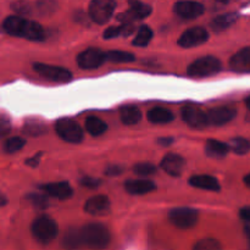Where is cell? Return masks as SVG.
<instances>
[{
  "mask_svg": "<svg viewBox=\"0 0 250 250\" xmlns=\"http://www.w3.org/2000/svg\"><path fill=\"white\" fill-rule=\"evenodd\" d=\"M81 237L82 243L88 248L103 249L106 248L110 243V232L105 226L100 224H89L82 227Z\"/></svg>",
  "mask_w": 250,
  "mask_h": 250,
  "instance_id": "cell-1",
  "label": "cell"
},
{
  "mask_svg": "<svg viewBox=\"0 0 250 250\" xmlns=\"http://www.w3.org/2000/svg\"><path fill=\"white\" fill-rule=\"evenodd\" d=\"M222 68L221 61L217 58L211 55L204 56L198 60L193 61L187 68V73L190 77L194 78H204L211 77L219 73Z\"/></svg>",
  "mask_w": 250,
  "mask_h": 250,
  "instance_id": "cell-2",
  "label": "cell"
},
{
  "mask_svg": "<svg viewBox=\"0 0 250 250\" xmlns=\"http://www.w3.org/2000/svg\"><path fill=\"white\" fill-rule=\"evenodd\" d=\"M32 234L41 243H50L58 236L59 227L56 222L49 216H39L32 224Z\"/></svg>",
  "mask_w": 250,
  "mask_h": 250,
  "instance_id": "cell-3",
  "label": "cell"
},
{
  "mask_svg": "<svg viewBox=\"0 0 250 250\" xmlns=\"http://www.w3.org/2000/svg\"><path fill=\"white\" fill-rule=\"evenodd\" d=\"M56 133L61 139L72 144H78L83 141V129L80 125L71 119H60L55 124Z\"/></svg>",
  "mask_w": 250,
  "mask_h": 250,
  "instance_id": "cell-4",
  "label": "cell"
},
{
  "mask_svg": "<svg viewBox=\"0 0 250 250\" xmlns=\"http://www.w3.org/2000/svg\"><path fill=\"white\" fill-rule=\"evenodd\" d=\"M115 7V0H92L89 4V17L95 23L104 24L112 17Z\"/></svg>",
  "mask_w": 250,
  "mask_h": 250,
  "instance_id": "cell-5",
  "label": "cell"
},
{
  "mask_svg": "<svg viewBox=\"0 0 250 250\" xmlns=\"http://www.w3.org/2000/svg\"><path fill=\"white\" fill-rule=\"evenodd\" d=\"M33 70L43 78L55 83H66L72 78V73L70 71L59 66L36 62L33 63Z\"/></svg>",
  "mask_w": 250,
  "mask_h": 250,
  "instance_id": "cell-6",
  "label": "cell"
},
{
  "mask_svg": "<svg viewBox=\"0 0 250 250\" xmlns=\"http://www.w3.org/2000/svg\"><path fill=\"white\" fill-rule=\"evenodd\" d=\"M168 217H170L171 224L175 225L177 229H188L195 226L199 214L197 210L190 209V208H176L171 210Z\"/></svg>",
  "mask_w": 250,
  "mask_h": 250,
  "instance_id": "cell-7",
  "label": "cell"
},
{
  "mask_svg": "<svg viewBox=\"0 0 250 250\" xmlns=\"http://www.w3.org/2000/svg\"><path fill=\"white\" fill-rule=\"evenodd\" d=\"M129 9L117 16V20L122 23H133V22L143 20L151 14L153 9L150 5L139 0H128Z\"/></svg>",
  "mask_w": 250,
  "mask_h": 250,
  "instance_id": "cell-8",
  "label": "cell"
},
{
  "mask_svg": "<svg viewBox=\"0 0 250 250\" xmlns=\"http://www.w3.org/2000/svg\"><path fill=\"white\" fill-rule=\"evenodd\" d=\"M182 119L193 128H205L209 126L207 112L198 105H186L182 109Z\"/></svg>",
  "mask_w": 250,
  "mask_h": 250,
  "instance_id": "cell-9",
  "label": "cell"
},
{
  "mask_svg": "<svg viewBox=\"0 0 250 250\" xmlns=\"http://www.w3.org/2000/svg\"><path fill=\"white\" fill-rule=\"evenodd\" d=\"M209 39V33L203 27H193L181 34L178 39V45L182 48H194L202 45Z\"/></svg>",
  "mask_w": 250,
  "mask_h": 250,
  "instance_id": "cell-10",
  "label": "cell"
},
{
  "mask_svg": "<svg viewBox=\"0 0 250 250\" xmlns=\"http://www.w3.org/2000/svg\"><path fill=\"white\" fill-rule=\"evenodd\" d=\"M105 53L100 49L89 48L77 56V63L83 70H94L104 63Z\"/></svg>",
  "mask_w": 250,
  "mask_h": 250,
  "instance_id": "cell-11",
  "label": "cell"
},
{
  "mask_svg": "<svg viewBox=\"0 0 250 250\" xmlns=\"http://www.w3.org/2000/svg\"><path fill=\"white\" fill-rule=\"evenodd\" d=\"M173 11L185 20L198 19L204 14V5L194 0H180L173 6Z\"/></svg>",
  "mask_w": 250,
  "mask_h": 250,
  "instance_id": "cell-12",
  "label": "cell"
},
{
  "mask_svg": "<svg viewBox=\"0 0 250 250\" xmlns=\"http://www.w3.org/2000/svg\"><path fill=\"white\" fill-rule=\"evenodd\" d=\"M237 111L232 106H220L207 112L208 122L212 126H224L236 117Z\"/></svg>",
  "mask_w": 250,
  "mask_h": 250,
  "instance_id": "cell-13",
  "label": "cell"
},
{
  "mask_svg": "<svg viewBox=\"0 0 250 250\" xmlns=\"http://www.w3.org/2000/svg\"><path fill=\"white\" fill-rule=\"evenodd\" d=\"M111 204H110L109 198L105 195H95L87 200L84 205L85 212L93 216H105L110 212Z\"/></svg>",
  "mask_w": 250,
  "mask_h": 250,
  "instance_id": "cell-14",
  "label": "cell"
},
{
  "mask_svg": "<svg viewBox=\"0 0 250 250\" xmlns=\"http://www.w3.org/2000/svg\"><path fill=\"white\" fill-rule=\"evenodd\" d=\"M28 20L22 16H9L5 19L2 23V28L7 34L12 37H21L23 38L26 33Z\"/></svg>",
  "mask_w": 250,
  "mask_h": 250,
  "instance_id": "cell-15",
  "label": "cell"
},
{
  "mask_svg": "<svg viewBox=\"0 0 250 250\" xmlns=\"http://www.w3.org/2000/svg\"><path fill=\"white\" fill-rule=\"evenodd\" d=\"M186 166L185 159L177 154H167L165 158L161 160V167L167 175L177 177L182 173L183 168Z\"/></svg>",
  "mask_w": 250,
  "mask_h": 250,
  "instance_id": "cell-16",
  "label": "cell"
},
{
  "mask_svg": "<svg viewBox=\"0 0 250 250\" xmlns=\"http://www.w3.org/2000/svg\"><path fill=\"white\" fill-rule=\"evenodd\" d=\"M41 188L43 192H45L46 194L51 195V197L56 198V199L65 200L68 198L72 197L73 190L71 188V186L67 182H58V183H48V185L41 186Z\"/></svg>",
  "mask_w": 250,
  "mask_h": 250,
  "instance_id": "cell-17",
  "label": "cell"
},
{
  "mask_svg": "<svg viewBox=\"0 0 250 250\" xmlns=\"http://www.w3.org/2000/svg\"><path fill=\"white\" fill-rule=\"evenodd\" d=\"M229 67L234 72H249L250 71V46L237 51L229 60Z\"/></svg>",
  "mask_w": 250,
  "mask_h": 250,
  "instance_id": "cell-18",
  "label": "cell"
},
{
  "mask_svg": "<svg viewBox=\"0 0 250 250\" xmlns=\"http://www.w3.org/2000/svg\"><path fill=\"white\" fill-rule=\"evenodd\" d=\"M127 192L133 195H143L156 189L155 183L148 180H128L125 185Z\"/></svg>",
  "mask_w": 250,
  "mask_h": 250,
  "instance_id": "cell-19",
  "label": "cell"
},
{
  "mask_svg": "<svg viewBox=\"0 0 250 250\" xmlns=\"http://www.w3.org/2000/svg\"><path fill=\"white\" fill-rule=\"evenodd\" d=\"M189 185L195 188L205 190H211V192H219L221 189L219 181L215 177L209 175H197L189 178Z\"/></svg>",
  "mask_w": 250,
  "mask_h": 250,
  "instance_id": "cell-20",
  "label": "cell"
},
{
  "mask_svg": "<svg viewBox=\"0 0 250 250\" xmlns=\"http://www.w3.org/2000/svg\"><path fill=\"white\" fill-rule=\"evenodd\" d=\"M229 144L224 142L216 141V139H209L205 144V153L208 156L212 159H222L229 154Z\"/></svg>",
  "mask_w": 250,
  "mask_h": 250,
  "instance_id": "cell-21",
  "label": "cell"
},
{
  "mask_svg": "<svg viewBox=\"0 0 250 250\" xmlns=\"http://www.w3.org/2000/svg\"><path fill=\"white\" fill-rule=\"evenodd\" d=\"M238 17V14H236V12H229V14L220 15V16L215 17V19L212 20L210 26H211V28L214 29L215 32L226 31V29L229 28L232 24L236 23Z\"/></svg>",
  "mask_w": 250,
  "mask_h": 250,
  "instance_id": "cell-22",
  "label": "cell"
},
{
  "mask_svg": "<svg viewBox=\"0 0 250 250\" xmlns=\"http://www.w3.org/2000/svg\"><path fill=\"white\" fill-rule=\"evenodd\" d=\"M120 117H121L122 124L127 125V126H132V125H137L142 120V112L134 105H126V106L121 107L120 110Z\"/></svg>",
  "mask_w": 250,
  "mask_h": 250,
  "instance_id": "cell-23",
  "label": "cell"
},
{
  "mask_svg": "<svg viewBox=\"0 0 250 250\" xmlns=\"http://www.w3.org/2000/svg\"><path fill=\"white\" fill-rule=\"evenodd\" d=\"M148 120L151 124L155 125H165L173 120V114L167 109L164 107H154L148 112Z\"/></svg>",
  "mask_w": 250,
  "mask_h": 250,
  "instance_id": "cell-24",
  "label": "cell"
},
{
  "mask_svg": "<svg viewBox=\"0 0 250 250\" xmlns=\"http://www.w3.org/2000/svg\"><path fill=\"white\" fill-rule=\"evenodd\" d=\"M134 31H136V27L133 26V23H122V26L109 27V28L104 32V38L112 39L117 38V37L120 36L128 37L131 36Z\"/></svg>",
  "mask_w": 250,
  "mask_h": 250,
  "instance_id": "cell-25",
  "label": "cell"
},
{
  "mask_svg": "<svg viewBox=\"0 0 250 250\" xmlns=\"http://www.w3.org/2000/svg\"><path fill=\"white\" fill-rule=\"evenodd\" d=\"M85 129H87V132L89 134L98 137L102 136L106 131L107 125L102 119H99V117L90 116L85 120Z\"/></svg>",
  "mask_w": 250,
  "mask_h": 250,
  "instance_id": "cell-26",
  "label": "cell"
},
{
  "mask_svg": "<svg viewBox=\"0 0 250 250\" xmlns=\"http://www.w3.org/2000/svg\"><path fill=\"white\" fill-rule=\"evenodd\" d=\"M82 237L78 229H68L62 238V246L67 249H76L82 246Z\"/></svg>",
  "mask_w": 250,
  "mask_h": 250,
  "instance_id": "cell-27",
  "label": "cell"
},
{
  "mask_svg": "<svg viewBox=\"0 0 250 250\" xmlns=\"http://www.w3.org/2000/svg\"><path fill=\"white\" fill-rule=\"evenodd\" d=\"M105 60L111 62H132L136 60L133 54L121 50H111L105 53Z\"/></svg>",
  "mask_w": 250,
  "mask_h": 250,
  "instance_id": "cell-28",
  "label": "cell"
},
{
  "mask_svg": "<svg viewBox=\"0 0 250 250\" xmlns=\"http://www.w3.org/2000/svg\"><path fill=\"white\" fill-rule=\"evenodd\" d=\"M229 146L237 155H246L250 150V142L248 139L242 138V137H236L229 142Z\"/></svg>",
  "mask_w": 250,
  "mask_h": 250,
  "instance_id": "cell-29",
  "label": "cell"
},
{
  "mask_svg": "<svg viewBox=\"0 0 250 250\" xmlns=\"http://www.w3.org/2000/svg\"><path fill=\"white\" fill-rule=\"evenodd\" d=\"M153 31L150 27L148 26H142L139 28L138 33H137L136 38L133 39V44L136 46H146L150 41L153 39Z\"/></svg>",
  "mask_w": 250,
  "mask_h": 250,
  "instance_id": "cell-30",
  "label": "cell"
},
{
  "mask_svg": "<svg viewBox=\"0 0 250 250\" xmlns=\"http://www.w3.org/2000/svg\"><path fill=\"white\" fill-rule=\"evenodd\" d=\"M24 144H26V141L23 138H21V137H12V138L7 139L5 142L4 150L9 154L16 153V151L21 150L23 148Z\"/></svg>",
  "mask_w": 250,
  "mask_h": 250,
  "instance_id": "cell-31",
  "label": "cell"
},
{
  "mask_svg": "<svg viewBox=\"0 0 250 250\" xmlns=\"http://www.w3.org/2000/svg\"><path fill=\"white\" fill-rule=\"evenodd\" d=\"M24 131L29 134V136H41L46 131L45 125L38 121H28L24 125Z\"/></svg>",
  "mask_w": 250,
  "mask_h": 250,
  "instance_id": "cell-32",
  "label": "cell"
},
{
  "mask_svg": "<svg viewBox=\"0 0 250 250\" xmlns=\"http://www.w3.org/2000/svg\"><path fill=\"white\" fill-rule=\"evenodd\" d=\"M133 171L138 176H151L156 172V167L153 164L139 163L137 165H134Z\"/></svg>",
  "mask_w": 250,
  "mask_h": 250,
  "instance_id": "cell-33",
  "label": "cell"
},
{
  "mask_svg": "<svg viewBox=\"0 0 250 250\" xmlns=\"http://www.w3.org/2000/svg\"><path fill=\"white\" fill-rule=\"evenodd\" d=\"M195 250H219L221 249V244L216 239H202L193 247Z\"/></svg>",
  "mask_w": 250,
  "mask_h": 250,
  "instance_id": "cell-34",
  "label": "cell"
},
{
  "mask_svg": "<svg viewBox=\"0 0 250 250\" xmlns=\"http://www.w3.org/2000/svg\"><path fill=\"white\" fill-rule=\"evenodd\" d=\"M12 9L19 15H22V16H26V15H29L32 12L31 4L28 1H26V0H19V1L14 2L12 4Z\"/></svg>",
  "mask_w": 250,
  "mask_h": 250,
  "instance_id": "cell-35",
  "label": "cell"
},
{
  "mask_svg": "<svg viewBox=\"0 0 250 250\" xmlns=\"http://www.w3.org/2000/svg\"><path fill=\"white\" fill-rule=\"evenodd\" d=\"M28 199H29V202H31L32 204L37 208V209H45V208H48V205H49L48 199H46L44 195L37 194V193L28 195Z\"/></svg>",
  "mask_w": 250,
  "mask_h": 250,
  "instance_id": "cell-36",
  "label": "cell"
},
{
  "mask_svg": "<svg viewBox=\"0 0 250 250\" xmlns=\"http://www.w3.org/2000/svg\"><path fill=\"white\" fill-rule=\"evenodd\" d=\"M11 131V121L9 116L0 112V137H5Z\"/></svg>",
  "mask_w": 250,
  "mask_h": 250,
  "instance_id": "cell-37",
  "label": "cell"
},
{
  "mask_svg": "<svg viewBox=\"0 0 250 250\" xmlns=\"http://www.w3.org/2000/svg\"><path fill=\"white\" fill-rule=\"evenodd\" d=\"M38 10L39 12L43 15L50 14L51 11L55 10V1H54V0H39Z\"/></svg>",
  "mask_w": 250,
  "mask_h": 250,
  "instance_id": "cell-38",
  "label": "cell"
},
{
  "mask_svg": "<svg viewBox=\"0 0 250 250\" xmlns=\"http://www.w3.org/2000/svg\"><path fill=\"white\" fill-rule=\"evenodd\" d=\"M81 185L88 188H98L100 186V181L93 177H83L81 180Z\"/></svg>",
  "mask_w": 250,
  "mask_h": 250,
  "instance_id": "cell-39",
  "label": "cell"
},
{
  "mask_svg": "<svg viewBox=\"0 0 250 250\" xmlns=\"http://www.w3.org/2000/svg\"><path fill=\"white\" fill-rule=\"evenodd\" d=\"M122 171H124V168H122L121 166L111 165L105 170V173H106L107 176H117V175H121Z\"/></svg>",
  "mask_w": 250,
  "mask_h": 250,
  "instance_id": "cell-40",
  "label": "cell"
},
{
  "mask_svg": "<svg viewBox=\"0 0 250 250\" xmlns=\"http://www.w3.org/2000/svg\"><path fill=\"white\" fill-rule=\"evenodd\" d=\"M239 216L243 221L250 222V207H244L239 210Z\"/></svg>",
  "mask_w": 250,
  "mask_h": 250,
  "instance_id": "cell-41",
  "label": "cell"
},
{
  "mask_svg": "<svg viewBox=\"0 0 250 250\" xmlns=\"http://www.w3.org/2000/svg\"><path fill=\"white\" fill-rule=\"evenodd\" d=\"M41 156H42V154H38V155H34L33 158L32 159H28V160L26 161V164L27 165H29V166H37L39 164V159H41Z\"/></svg>",
  "mask_w": 250,
  "mask_h": 250,
  "instance_id": "cell-42",
  "label": "cell"
},
{
  "mask_svg": "<svg viewBox=\"0 0 250 250\" xmlns=\"http://www.w3.org/2000/svg\"><path fill=\"white\" fill-rule=\"evenodd\" d=\"M6 203H7V200H6V198H5V195L0 193V208L4 207V205L6 204Z\"/></svg>",
  "mask_w": 250,
  "mask_h": 250,
  "instance_id": "cell-43",
  "label": "cell"
},
{
  "mask_svg": "<svg viewBox=\"0 0 250 250\" xmlns=\"http://www.w3.org/2000/svg\"><path fill=\"white\" fill-rule=\"evenodd\" d=\"M244 183H246L247 187L250 188V173H249V175H247L246 177H244Z\"/></svg>",
  "mask_w": 250,
  "mask_h": 250,
  "instance_id": "cell-44",
  "label": "cell"
},
{
  "mask_svg": "<svg viewBox=\"0 0 250 250\" xmlns=\"http://www.w3.org/2000/svg\"><path fill=\"white\" fill-rule=\"evenodd\" d=\"M246 105H247V107H248V109L250 110V97H249V98H247V100H246Z\"/></svg>",
  "mask_w": 250,
  "mask_h": 250,
  "instance_id": "cell-45",
  "label": "cell"
},
{
  "mask_svg": "<svg viewBox=\"0 0 250 250\" xmlns=\"http://www.w3.org/2000/svg\"><path fill=\"white\" fill-rule=\"evenodd\" d=\"M217 1H221V2H232L234 0H217Z\"/></svg>",
  "mask_w": 250,
  "mask_h": 250,
  "instance_id": "cell-46",
  "label": "cell"
}]
</instances>
